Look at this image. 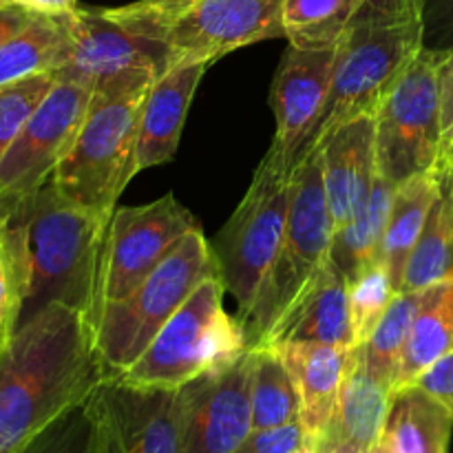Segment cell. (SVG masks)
<instances>
[{"mask_svg": "<svg viewBox=\"0 0 453 453\" xmlns=\"http://www.w3.org/2000/svg\"><path fill=\"white\" fill-rule=\"evenodd\" d=\"M31 16H34V13L18 7V4L0 9V44H3L7 38H12L13 34H18V31L31 20Z\"/></svg>", "mask_w": 453, "mask_h": 453, "instance_id": "obj_42", "label": "cell"}, {"mask_svg": "<svg viewBox=\"0 0 453 453\" xmlns=\"http://www.w3.org/2000/svg\"><path fill=\"white\" fill-rule=\"evenodd\" d=\"M102 453H104V449H102Z\"/></svg>", "mask_w": 453, "mask_h": 453, "instance_id": "obj_48", "label": "cell"}, {"mask_svg": "<svg viewBox=\"0 0 453 453\" xmlns=\"http://www.w3.org/2000/svg\"><path fill=\"white\" fill-rule=\"evenodd\" d=\"M188 3L190 0H135L119 7H100V12L118 25L146 38H153Z\"/></svg>", "mask_w": 453, "mask_h": 453, "instance_id": "obj_34", "label": "cell"}, {"mask_svg": "<svg viewBox=\"0 0 453 453\" xmlns=\"http://www.w3.org/2000/svg\"><path fill=\"white\" fill-rule=\"evenodd\" d=\"M423 20L425 47L449 49L453 44V0H427Z\"/></svg>", "mask_w": 453, "mask_h": 453, "instance_id": "obj_36", "label": "cell"}, {"mask_svg": "<svg viewBox=\"0 0 453 453\" xmlns=\"http://www.w3.org/2000/svg\"><path fill=\"white\" fill-rule=\"evenodd\" d=\"M250 349L177 389L181 453H233L252 432Z\"/></svg>", "mask_w": 453, "mask_h": 453, "instance_id": "obj_14", "label": "cell"}, {"mask_svg": "<svg viewBox=\"0 0 453 453\" xmlns=\"http://www.w3.org/2000/svg\"><path fill=\"white\" fill-rule=\"evenodd\" d=\"M321 343L357 348L349 319V283L327 259L261 345Z\"/></svg>", "mask_w": 453, "mask_h": 453, "instance_id": "obj_17", "label": "cell"}, {"mask_svg": "<svg viewBox=\"0 0 453 453\" xmlns=\"http://www.w3.org/2000/svg\"><path fill=\"white\" fill-rule=\"evenodd\" d=\"M224 295L221 274L203 279L144 354L115 380L140 388L180 389L215 367L237 361L248 352V339L237 317L224 310Z\"/></svg>", "mask_w": 453, "mask_h": 453, "instance_id": "obj_6", "label": "cell"}, {"mask_svg": "<svg viewBox=\"0 0 453 453\" xmlns=\"http://www.w3.org/2000/svg\"><path fill=\"white\" fill-rule=\"evenodd\" d=\"M93 93L58 80L0 159V215L38 193L73 144Z\"/></svg>", "mask_w": 453, "mask_h": 453, "instance_id": "obj_12", "label": "cell"}, {"mask_svg": "<svg viewBox=\"0 0 453 453\" xmlns=\"http://www.w3.org/2000/svg\"><path fill=\"white\" fill-rule=\"evenodd\" d=\"M290 173L265 155L250 188L211 243L226 292L237 303L239 323L250 314L277 261L290 203Z\"/></svg>", "mask_w": 453, "mask_h": 453, "instance_id": "obj_8", "label": "cell"}, {"mask_svg": "<svg viewBox=\"0 0 453 453\" xmlns=\"http://www.w3.org/2000/svg\"><path fill=\"white\" fill-rule=\"evenodd\" d=\"M445 155H451V157H453V142H451V146H449V150H447V153Z\"/></svg>", "mask_w": 453, "mask_h": 453, "instance_id": "obj_47", "label": "cell"}, {"mask_svg": "<svg viewBox=\"0 0 453 453\" xmlns=\"http://www.w3.org/2000/svg\"><path fill=\"white\" fill-rule=\"evenodd\" d=\"M447 49L423 47L376 115V168L394 184L432 171L442 155L441 71Z\"/></svg>", "mask_w": 453, "mask_h": 453, "instance_id": "obj_9", "label": "cell"}, {"mask_svg": "<svg viewBox=\"0 0 453 453\" xmlns=\"http://www.w3.org/2000/svg\"><path fill=\"white\" fill-rule=\"evenodd\" d=\"M292 453H317V447H314L312 442H305L303 447H299V449L292 451Z\"/></svg>", "mask_w": 453, "mask_h": 453, "instance_id": "obj_44", "label": "cell"}, {"mask_svg": "<svg viewBox=\"0 0 453 453\" xmlns=\"http://www.w3.org/2000/svg\"><path fill=\"white\" fill-rule=\"evenodd\" d=\"M69 49L56 73L62 82L87 87L93 96L146 93L164 71V44L118 25L100 7L66 13Z\"/></svg>", "mask_w": 453, "mask_h": 453, "instance_id": "obj_10", "label": "cell"}, {"mask_svg": "<svg viewBox=\"0 0 453 453\" xmlns=\"http://www.w3.org/2000/svg\"><path fill=\"white\" fill-rule=\"evenodd\" d=\"M411 385H418L453 414V349L429 365Z\"/></svg>", "mask_w": 453, "mask_h": 453, "instance_id": "obj_37", "label": "cell"}, {"mask_svg": "<svg viewBox=\"0 0 453 453\" xmlns=\"http://www.w3.org/2000/svg\"><path fill=\"white\" fill-rule=\"evenodd\" d=\"M425 292H427V288L418 292H398L389 303L388 312L376 326V330L361 345L367 367L379 379L392 385L394 392H396V376L398 367H401L403 349L410 339L411 326H414V319L425 299Z\"/></svg>", "mask_w": 453, "mask_h": 453, "instance_id": "obj_30", "label": "cell"}, {"mask_svg": "<svg viewBox=\"0 0 453 453\" xmlns=\"http://www.w3.org/2000/svg\"><path fill=\"white\" fill-rule=\"evenodd\" d=\"M394 190H396V184L380 175L379 168H376L370 193L354 208L348 224L334 233L330 259L339 265V270L348 277V281H352L367 265L379 261Z\"/></svg>", "mask_w": 453, "mask_h": 453, "instance_id": "obj_25", "label": "cell"}, {"mask_svg": "<svg viewBox=\"0 0 453 453\" xmlns=\"http://www.w3.org/2000/svg\"><path fill=\"white\" fill-rule=\"evenodd\" d=\"M279 349L295 379L301 398L299 423L317 445L330 427L354 348L321 343H283Z\"/></svg>", "mask_w": 453, "mask_h": 453, "instance_id": "obj_21", "label": "cell"}, {"mask_svg": "<svg viewBox=\"0 0 453 453\" xmlns=\"http://www.w3.org/2000/svg\"><path fill=\"white\" fill-rule=\"evenodd\" d=\"M91 405L104 453H181L177 389L106 379Z\"/></svg>", "mask_w": 453, "mask_h": 453, "instance_id": "obj_15", "label": "cell"}, {"mask_svg": "<svg viewBox=\"0 0 453 453\" xmlns=\"http://www.w3.org/2000/svg\"><path fill=\"white\" fill-rule=\"evenodd\" d=\"M18 453H102L91 396L35 434Z\"/></svg>", "mask_w": 453, "mask_h": 453, "instance_id": "obj_31", "label": "cell"}, {"mask_svg": "<svg viewBox=\"0 0 453 453\" xmlns=\"http://www.w3.org/2000/svg\"><path fill=\"white\" fill-rule=\"evenodd\" d=\"M195 228L197 217L173 193L144 206L115 208L106 233L102 301L111 303L131 295Z\"/></svg>", "mask_w": 453, "mask_h": 453, "instance_id": "obj_13", "label": "cell"}, {"mask_svg": "<svg viewBox=\"0 0 453 453\" xmlns=\"http://www.w3.org/2000/svg\"><path fill=\"white\" fill-rule=\"evenodd\" d=\"M317 453H358L348 445H332V447H317Z\"/></svg>", "mask_w": 453, "mask_h": 453, "instance_id": "obj_43", "label": "cell"}, {"mask_svg": "<svg viewBox=\"0 0 453 453\" xmlns=\"http://www.w3.org/2000/svg\"><path fill=\"white\" fill-rule=\"evenodd\" d=\"M453 414L418 385L394 392L380 442L392 453H449Z\"/></svg>", "mask_w": 453, "mask_h": 453, "instance_id": "obj_23", "label": "cell"}, {"mask_svg": "<svg viewBox=\"0 0 453 453\" xmlns=\"http://www.w3.org/2000/svg\"><path fill=\"white\" fill-rule=\"evenodd\" d=\"M305 442H312L305 434L303 425L296 423L281 425L273 429H252L246 441L233 453H292Z\"/></svg>", "mask_w": 453, "mask_h": 453, "instance_id": "obj_35", "label": "cell"}, {"mask_svg": "<svg viewBox=\"0 0 453 453\" xmlns=\"http://www.w3.org/2000/svg\"><path fill=\"white\" fill-rule=\"evenodd\" d=\"M438 188H441V164H436L432 171L401 181L394 190L379 261L388 270L396 292H401L407 264L423 233Z\"/></svg>", "mask_w": 453, "mask_h": 453, "instance_id": "obj_22", "label": "cell"}, {"mask_svg": "<svg viewBox=\"0 0 453 453\" xmlns=\"http://www.w3.org/2000/svg\"><path fill=\"white\" fill-rule=\"evenodd\" d=\"M56 82V73L44 71L18 82L0 84V159L20 135L44 97L51 93Z\"/></svg>", "mask_w": 453, "mask_h": 453, "instance_id": "obj_33", "label": "cell"}, {"mask_svg": "<svg viewBox=\"0 0 453 453\" xmlns=\"http://www.w3.org/2000/svg\"><path fill=\"white\" fill-rule=\"evenodd\" d=\"M12 4H16L13 0H0V9L3 7H12Z\"/></svg>", "mask_w": 453, "mask_h": 453, "instance_id": "obj_46", "label": "cell"}, {"mask_svg": "<svg viewBox=\"0 0 453 453\" xmlns=\"http://www.w3.org/2000/svg\"><path fill=\"white\" fill-rule=\"evenodd\" d=\"M453 349V281L427 288L403 349L396 389L414 383L429 365Z\"/></svg>", "mask_w": 453, "mask_h": 453, "instance_id": "obj_26", "label": "cell"}, {"mask_svg": "<svg viewBox=\"0 0 453 453\" xmlns=\"http://www.w3.org/2000/svg\"><path fill=\"white\" fill-rule=\"evenodd\" d=\"M349 283V319L357 345H363L376 330L389 303L398 295L383 264H372Z\"/></svg>", "mask_w": 453, "mask_h": 453, "instance_id": "obj_32", "label": "cell"}, {"mask_svg": "<svg viewBox=\"0 0 453 453\" xmlns=\"http://www.w3.org/2000/svg\"><path fill=\"white\" fill-rule=\"evenodd\" d=\"M146 93L91 97L73 144L51 175L65 197L93 212L113 215L119 195L135 177L137 124Z\"/></svg>", "mask_w": 453, "mask_h": 453, "instance_id": "obj_7", "label": "cell"}, {"mask_svg": "<svg viewBox=\"0 0 453 453\" xmlns=\"http://www.w3.org/2000/svg\"><path fill=\"white\" fill-rule=\"evenodd\" d=\"M250 358L252 429H273L296 423L301 416L299 389L279 349L273 345H259L250 349Z\"/></svg>", "mask_w": 453, "mask_h": 453, "instance_id": "obj_28", "label": "cell"}, {"mask_svg": "<svg viewBox=\"0 0 453 453\" xmlns=\"http://www.w3.org/2000/svg\"><path fill=\"white\" fill-rule=\"evenodd\" d=\"M423 47V18H388L363 7L341 44L330 96L299 159L343 124L365 115L376 118L394 84Z\"/></svg>", "mask_w": 453, "mask_h": 453, "instance_id": "obj_3", "label": "cell"}, {"mask_svg": "<svg viewBox=\"0 0 453 453\" xmlns=\"http://www.w3.org/2000/svg\"><path fill=\"white\" fill-rule=\"evenodd\" d=\"M427 0H365V9L388 18H423Z\"/></svg>", "mask_w": 453, "mask_h": 453, "instance_id": "obj_40", "label": "cell"}, {"mask_svg": "<svg viewBox=\"0 0 453 453\" xmlns=\"http://www.w3.org/2000/svg\"><path fill=\"white\" fill-rule=\"evenodd\" d=\"M273 38H286L283 0H190L153 35L164 44V71L188 62L215 65L237 49Z\"/></svg>", "mask_w": 453, "mask_h": 453, "instance_id": "obj_11", "label": "cell"}, {"mask_svg": "<svg viewBox=\"0 0 453 453\" xmlns=\"http://www.w3.org/2000/svg\"><path fill=\"white\" fill-rule=\"evenodd\" d=\"M339 49H299L288 44L279 60L270 88V106L277 119V131L268 155L288 171L295 168L326 106Z\"/></svg>", "mask_w": 453, "mask_h": 453, "instance_id": "obj_16", "label": "cell"}, {"mask_svg": "<svg viewBox=\"0 0 453 453\" xmlns=\"http://www.w3.org/2000/svg\"><path fill=\"white\" fill-rule=\"evenodd\" d=\"M13 3L40 16H65L80 7L78 0H13Z\"/></svg>", "mask_w": 453, "mask_h": 453, "instance_id": "obj_41", "label": "cell"}, {"mask_svg": "<svg viewBox=\"0 0 453 453\" xmlns=\"http://www.w3.org/2000/svg\"><path fill=\"white\" fill-rule=\"evenodd\" d=\"M208 66L211 65L203 62L171 66L150 84L137 124L135 159H133L135 175L146 168L162 166L175 157L186 115Z\"/></svg>", "mask_w": 453, "mask_h": 453, "instance_id": "obj_18", "label": "cell"}, {"mask_svg": "<svg viewBox=\"0 0 453 453\" xmlns=\"http://www.w3.org/2000/svg\"><path fill=\"white\" fill-rule=\"evenodd\" d=\"M323 153L327 206L336 230L365 199L376 175V118L365 115L343 124L319 144Z\"/></svg>", "mask_w": 453, "mask_h": 453, "instance_id": "obj_19", "label": "cell"}, {"mask_svg": "<svg viewBox=\"0 0 453 453\" xmlns=\"http://www.w3.org/2000/svg\"><path fill=\"white\" fill-rule=\"evenodd\" d=\"M438 164L441 188L410 257L401 292H418L453 281V157L442 155Z\"/></svg>", "mask_w": 453, "mask_h": 453, "instance_id": "obj_24", "label": "cell"}, {"mask_svg": "<svg viewBox=\"0 0 453 453\" xmlns=\"http://www.w3.org/2000/svg\"><path fill=\"white\" fill-rule=\"evenodd\" d=\"M363 7L365 0H283V34L299 49L341 47Z\"/></svg>", "mask_w": 453, "mask_h": 453, "instance_id": "obj_29", "label": "cell"}, {"mask_svg": "<svg viewBox=\"0 0 453 453\" xmlns=\"http://www.w3.org/2000/svg\"><path fill=\"white\" fill-rule=\"evenodd\" d=\"M212 274H219V265L199 226L177 242L131 295L104 303L97 321L96 348L109 379L127 372L144 354L168 319Z\"/></svg>", "mask_w": 453, "mask_h": 453, "instance_id": "obj_4", "label": "cell"}, {"mask_svg": "<svg viewBox=\"0 0 453 453\" xmlns=\"http://www.w3.org/2000/svg\"><path fill=\"white\" fill-rule=\"evenodd\" d=\"M441 127L442 155H445L453 142V44L447 49V60L441 71Z\"/></svg>", "mask_w": 453, "mask_h": 453, "instance_id": "obj_39", "label": "cell"}, {"mask_svg": "<svg viewBox=\"0 0 453 453\" xmlns=\"http://www.w3.org/2000/svg\"><path fill=\"white\" fill-rule=\"evenodd\" d=\"M332 239L334 224L323 180V153L317 146L305 153L290 173V203L281 248L257 303L242 323L248 349L264 343L279 319L330 259Z\"/></svg>", "mask_w": 453, "mask_h": 453, "instance_id": "obj_5", "label": "cell"}, {"mask_svg": "<svg viewBox=\"0 0 453 453\" xmlns=\"http://www.w3.org/2000/svg\"><path fill=\"white\" fill-rule=\"evenodd\" d=\"M96 330L87 314L53 303L13 332L0 349V453L20 451L109 379Z\"/></svg>", "mask_w": 453, "mask_h": 453, "instance_id": "obj_2", "label": "cell"}, {"mask_svg": "<svg viewBox=\"0 0 453 453\" xmlns=\"http://www.w3.org/2000/svg\"><path fill=\"white\" fill-rule=\"evenodd\" d=\"M370 453H392V451H389V449H388V447H385V445H383V442H379V445H376V447H374V449H372Z\"/></svg>", "mask_w": 453, "mask_h": 453, "instance_id": "obj_45", "label": "cell"}, {"mask_svg": "<svg viewBox=\"0 0 453 453\" xmlns=\"http://www.w3.org/2000/svg\"><path fill=\"white\" fill-rule=\"evenodd\" d=\"M69 49V25L65 16H40L31 20L18 34L0 44V84L18 82L29 75L58 71Z\"/></svg>", "mask_w": 453, "mask_h": 453, "instance_id": "obj_27", "label": "cell"}, {"mask_svg": "<svg viewBox=\"0 0 453 453\" xmlns=\"http://www.w3.org/2000/svg\"><path fill=\"white\" fill-rule=\"evenodd\" d=\"M18 319H20V299L0 255V349L18 330Z\"/></svg>", "mask_w": 453, "mask_h": 453, "instance_id": "obj_38", "label": "cell"}, {"mask_svg": "<svg viewBox=\"0 0 453 453\" xmlns=\"http://www.w3.org/2000/svg\"><path fill=\"white\" fill-rule=\"evenodd\" d=\"M392 398L394 388L367 367L361 345H357L330 427L314 447L348 445L358 453H370L383 436Z\"/></svg>", "mask_w": 453, "mask_h": 453, "instance_id": "obj_20", "label": "cell"}, {"mask_svg": "<svg viewBox=\"0 0 453 453\" xmlns=\"http://www.w3.org/2000/svg\"><path fill=\"white\" fill-rule=\"evenodd\" d=\"M56 188L51 180L0 215V255L20 299L18 327L53 303L100 321L109 221Z\"/></svg>", "mask_w": 453, "mask_h": 453, "instance_id": "obj_1", "label": "cell"}]
</instances>
